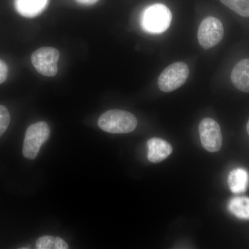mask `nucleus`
Listing matches in <instances>:
<instances>
[{
    "label": "nucleus",
    "mask_w": 249,
    "mask_h": 249,
    "mask_svg": "<svg viewBox=\"0 0 249 249\" xmlns=\"http://www.w3.org/2000/svg\"><path fill=\"white\" fill-rule=\"evenodd\" d=\"M77 2L83 5H93L96 4L98 0H76Z\"/></svg>",
    "instance_id": "18"
},
{
    "label": "nucleus",
    "mask_w": 249,
    "mask_h": 249,
    "mask_svg": "<svg viewBox=\"0 0 249 249\" xmlns=\"http://www.w3.org/2000/svg\"><path fill=\"white\" fill-rule=\"evenodd\" d=\"M231 78L237 89L249 93V58L244 59L236 64Z\"/></svg>",
    "instance_id": "9"
},
{
    "label": "nucleus",
    "mask_w": 249,
    "mask_h": 249,
    "mask_svg": "<svg viewBox=\"0 0 249 249\" xmlns=\"http://www.w3.org/2000/svg\"><path fill=\"white\" fill-rule=\"evenodd\" d=\"M228 209L232 214L242 219H249V197L236 196L229 201Z\"/></svg>",
    "instance_id": "12"
},
{
    "label": "nucleus",
    "mask_w": 249,
    "mask_h": 249,
    "mask_svg": "<svg viewBox=\"0 0 249 249\" xmlns=\"http://www.w3.org/2000/svg\"><path fill=\"white\" fill-rule=\"evenodd\" d=\"M137 125V118L133 114L120 109L106 111L98 119L100 128L111 134L129 133L134 131Z\"/></svg>",
    "instance_id": "1"
},
{
    "label": "nucleus",
    "mask_w": 249,
    "mask_h": 249,
    "mask_svg": "<svg viewBox=\"0 0 249 249\" xmlns=\"http://www.w3.org/2000/svg\"><path fill=\"white\" fill-rule=\"evenodd\" d=\"M201 145L207 151H219L222 145V136L219 124L211 118H205L199 126Z\"/></svg>",
    "instance_id": "7"
},
{
    "label": "nucleus",
    "mask_w": 249,
    "mask_h": 249,
    "mask_svg": "<svg viewBox=\"0 0 249 249\" xmlns=\"http://www.w3.org/2000/svg\"><path fill=\"white\" fill-rule=\"evenodd\" d=\"M224 27L217 18H205L198 30V41L205 49L213 48L222 41L224 37Z\"/></svg>",
    "instance_id": "6"
},
{
    "label": "nucleus",
    "mask_w": 249,
    "mask_h": 249,
    "mask_svg": "<svg viewBox=\"0 0 249 249\" xmlns=\"http://www.w3.org/2000/svg\"><path fill=\"white\" fill-rule=\"evenodd\" d=\"M37 249H55V237L53 236H42L37 239L36 243Z\"/></svg>",
    "instance_id": "14"
},
{
    "label": "nucleus",
    "mask_w": 249,
    "mask_h": 249,
    "mask_svg": "<svg viewBox=\"0 0 249 249\" xmlns=\"http://www.w3.org/2000/svg\"><path fill=\"white\" fill-rule=\"evenodd\" d=\"M50 129L47 123L37 122L27 129L23 145L22 153L25 158L35 160L40 147L49 138Z\"/></svg>",
    "instance_id": "3"
},
{
    "label": "nucleus",
    "mask_w": 249,
    "mask_h": 249,
    "mask_svg": "<svg viewBox=\"0 0 249 249\" xmlns=\"http://www.w3.org/2000/svg\"><path fill=\"white\" fill-rule=\"evenodd\" d=\"M147 159L152 163H159L165 160L173 152L171 145L163 139L152 138L147 142Z\"/></svg>",
    "instance_id": "8"
},
{
    "label": "nucleus",
    "mask_w": 249,
    "mask_h": 249,
    "mask_svg": "<svg viewBox=\"0 0 249 249\" xmlns=\"http://www.w3.org/2000/svg\"><path fill=\"white\" fill-rule=\"evenodd\" d=\"M9 73V68L5 62L0 59V84L6 80Z\"/></svg>",
    "instance_id": "16"
},
{
    "label": "nucleus",
    "mask_w": 249,
    "mask_h": 249,
    "mask_svg": "<svg viewBox=\"0 0 249 249\" xmlns=\"http://www.w3.org/2000/svg\"><path fill=\"white\" fill-rule=\"evenodd\" d=\"M189 68L183 62H175L165 68L158 79V86L163 92L175 91L186 83Z\"/></svg>",
    "instance_id": "4"
},
{
    "label": "nucleus",
    "mask_w": 249,
    "mask_h": 249,
    "mask_svg": "<svg viewBox=\"0 0 249 249\" xmlns=\"http://www.w3.org/2000/svg\"><path fill=\"white\" fill-rule=\"evenodd\" d=\"M49 0H15V7L23 17L34 18L40 15L49 4Z\"/></svg>",
    "instance_id": "10"
},
{
    "label": "nucleus",
    "mask_w": 249,
    "mask_h": 249,
    "mask_svg": "<svg viewBox=\"0 0 249 249\" xmlns=\"http://www.w3.org/2000/svg\"><path fill=\"white\" fill-rule=\"evenodd\" d=\"M9 111L7 108L3 106H0V137L4 134L9 127L10 124Z\"/></svg>",
    "instance_id": "15"
},
{
    "label": "nucleus",
    "mask_w": 249,
    "mask_h": 249,
    "mask_svg": "<svg viewBox=\"0 0 249 249\" xmlns=\"http://www.w3.org/2000/svg\"><path fill=\"white\" fill-rule=\"evenodd\" d=\"M142 27L145 32L159 34L165 32L169 28L172 14L166 6L155 4L147 6L142 16Z\"/></svg>",
    "instance_id": "2"
},
{
    "label": "nucleus",
    "mask_w": 249,
    "mask_h": 249,
    "mask_svg": "<svg viewBox=\"0 0 249 249\" xmlns=\"http://www.w3.org/2000/svg\"><path fill=\"white\" fill-rule=\"evenodd\" d=\"M247 132H248V134L249 135V120L248 121V124H247Z\"/></svg>",
    "instance_id": "19"
},
{
    "label": "nucleus",
    "mask_w": 249,
    "mask_h": 249,
    "mask_svg": "<svg viewBox=\"0 0 249 249\" xmlns=\"http://www.w3.org/2000/svg\"><path fill=\"white\" fill-rule=\"evenodd\" d=\"M60 57L58 49L53 47H42L34 52L31 61L36 70L45 76H54L58 72Z\"/></svg>",
    "instance_id": "5"
},
{
    "label": "nucleus",
    "mask_w": 249,
    "mask_h": 249,
    "mask_svg": "<svg viewBox=\"0 0 249 249\" xmlns=\"http://www.w3.org/2000/svg\"><path fill=\"white\" fill-rule=\"evenodd\" d=\"M68 248V245H67L65 241L60 238V237H55V249H67Z\"/></svg>",
    "instance_id": "17"
},
{
    "label": "nucleus",
    "mask_w": 249,
    "mask_h": 249,
    "mask_svg": "<svg viewBox=\"0 0 249 249\" xmlns=\"http://www.w3.org/2000/svg\"><path fill=\"white\" fill-rule=\"evenodd\" d=\"M236 14L244 18H249V0H220Z\"/></svg>",
    "instance_id": "13"
},
{
    "label": "nucleus",
    "mask_w": 249,
    "mask_h": 249,
    "mask_svg": "<svg viewBox=\"0 0 249 249\" xmlns=\"http://www.w3.org/2000/svg\"><path fill=\"white\" fill-rule=\"evenodd\" d=\"M228 183L232 193L235 194L245 193L249 183L248 172L243 168L232 170L228 178Z\"/></svg>",
    "instance_id": "11"
}]
</instances>
